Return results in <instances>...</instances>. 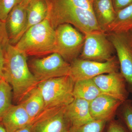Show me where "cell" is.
I'll list each match as a JSON object with an SVG mask.
<instances>
[{"label":"cell","mask_w":132,"mask_h":132,"mask_svg":"<svg viewBox=\"0 0 132 132\" xmlns=\"http://www.w3.org/2000/svg\"><path fill=\"white\" fill-rule=\"evenodd\" d=\"M3 48L5 62L3 77L11 86L14 100L19 104L39 82L30 70L26 54L9 42Z\"/></svg>","instance_id":"1"},{"label":"cell","mask_w":132,"mask_h":132,"mask_svg":"<svg viewBox=\"0 0 132 132\" xmlns=\"http://www.w3.org/2000/svg\"><path fill=\"white\" fill-rule=\"evenodd\" d=\"M14 46L27 56L40 57L56 53L55 29L48 15L28 29Z\"/></svg>","instance_id":"2"},{"label":"cell","mask_w":132,"mask_h":132,"mask_svg":"<svg viewBox=\"0 0 132 132\" xmlns=\"http://www.w3.org/2000/svg\"><path fill=\"white\" fill-rule=\"evenodd\" d=\"M48 16L55 29L61 24H69L84 34L93 31H103L97 23L93 11L48 1Z\"/></svg>","instance_id":"3"},{"label":"cell","mask_w":132,"mask_h":132,"mask_svg":"<svg viewBox=\"0 0 132 132\" xmlns=\"http://www.w3.org/2000/svg\"><path fill=\"white\" fill-rule=\"evenodd\" d=\"M75 82L69 76L53 78L39 82L45 109L65 107L74 100Z\"/></svg>","instance_id":"4"},{"label":"cell","mask_w":132,"mask_h":132,"mask_svg":"<svg viewBox=\"0 0 132 132\" xmlns=\"http://www.w3.org/2000/svg\"><path fill=\"white\" fill-rule=\"evenodd\" d=\"M55 29L56 53L66 61L72 62L82 49L85 36L70 24H61Z\"/></svg>","instance_id":"5"},{"label":"cell","mask_w":132,"mask_h":132,"mask_svg":"<svg viewBox=\"0 0 132 132\" xmlns=\"http://www.w3.org/2000/svg\"><path fill=\"white\" fill-rule=\"evenodd\" d=\"M39 82L53 78L69 75L71 64L56 53L32 60L29 65Z\"/></svg>","instance_id":"6"},{"label":"cell","mask_w":132,"mask_h":132,"mask_svg":"<svg viewBox=\"0 0 132 132\" xmlns=\"http://www.w3.org/2000/svg\"><path fill=\"white\" fill-rule=\"evenodd\" d=\"M119 64L114 57L104 62L76 59L71 62L69 76L75 82L93 79L101 75L118 71Z\"/></svg>","instance_id":"7"},{"label":"cell","mask_w":132,"mask_h":132,"mask_svg":"<svg viewBox=\"0 0 132 132\" xmlns=\"http://www.w3.org/2000/svg\"><path fill=\"white\" fill-rule=\"evenodd\" d=\"M81 59L104 62L111 60L113 47L105 32L95 31L85 34Z\"/></svg>","instance_id":"8"},{"label":"cell","mask_w":132,"mask_h":132,"mask_svg":"<svg viewBox=\"0 0 132 132\" xmlns=\"http://www.w3.org/2000/svg\"><path fill=\"white\" fill-rule=\"evenodd\" d=\"M109 38L117 52L121 73L132 93V30L110 32Z\"/></svg>","instance_id":"9"},{"label":"cell","mask_w":132,"mask_h":132,"mask_svg":"<svg viewBox=\"0 0 132 132\" xmlns=\"http://www.w3.org/2000/svg\"><path fill=\"white\" fill-rule=\"evenodd\" d=\"M65 107L45 109L31 122L32 132H66L71 127L64 114Z\"/></svg>","instance_id":"10"},{"label":"cell","mask_w":132,"mask_h":132,"mask_svg":"<svg viewBox=\"0 0 132 132\" xmlns=\"http://www.w3.org/2000/svg\"><path fill=\"white\" fill-rule=\"evenodd\" d=\"M102 94L108 95L123 102L127 100L128 92L126 81L118 71L102 74L93 78Z\"/></svg>","instance_id":"11"},{"label":"cell","mask_w":132,"mask_h":132,"mask_svg":"<svg viewBox=\"0 0 132 132\" xmlns=\"http://www.w3.org/2000/svg\"><path fill=\"white\" fill-rule=\"evenodd\" d=\"M27 6L17 4L8 15L5 27L9 43L16 44L25 33L27 24Z\"/></svg>","instance_id":"12"},{"label":"cell","mask_w":132,"mask_h":132,"mask_svg":"<svg viewBox=\"0 0 132 132\" xmlns=\"http://www.w3.org/2000/svg\"><path fill=\"white\" fill-rule=\"evenodd\" d=\"M123 102L113 97L102 94L90 102V114L94 120L110 121Z\"/></svg>","instance_id":"13"},{"label":"cell","mask_w":132,"mask_h":132,"mask_svg":"<svg viewBox=\"0 0 132 132\" xmlns=\"http://www.w3.org/2000/svg\"><path fill=\"white\" fill-rule=\"evenodd\" d=\"M89 105L87 101L75 98L65 107L64 114L71 127L80 126L94 120L90 114Z\"/></svg>","instance_id":"14"},{"label":"cell","mask_w":132,"mask_h":132,"mask_svg":"<svg viewBox=\"0 0 132 132\" xmlns=\"http://www.w3.org/2000/svg\"><path fill=\"white\" fill-rule=\"evenodd\" d=\"M7 132H14L31 124L32 119L21 104L12 105L2 120Z\"/></svg>","instance_id":"15"},{"label":"cell","mask_w":132,"mask_h":132,"mask_svg":"<svg viewBox=\"0 0 132 132\" xmlns=\"http://www.w3.org/2000/svg\"><path fill=\"white\" fill-rule=\"evenodd\" d=\"M93 11L101 30L106 32L107 28L113 21L116 12L112 0H94Z\"/></svg>","instance_id":"16"},{"label":"cell","mask_w":132,"mask_h":132,"mask_svg":"<svg viewBox=\"0 0 132 132\" xmlns=\"http://www.w3.org/2000/svg\"><path fill=\"white\" fill-rule=\"evenodd\" d=\"M26 11L27 24L25 32L47 18L48 13V0H31L27 5Z\"/></svg>","instance_id":"17"},{"label":"cell","mask_w":132,"mask_h":132,"mask_svg":"<svg viewBox=\"0 0 132 132\" xmlns=\"http://www.w3.org/2000/svg\"><path fill=\"white\" fill-rule=\"evenodd\" d=\"M20 104L26 109L32 121L45 110L44 100L37 86L33 89Z\"/></svg>","instance_id":"18"},{"label":"cell","mask_w":132,"mask_h":132,"mask_svg":"<svg viewBox=\"0 0 132 132\" xmlns=\"http://www.w3.org/2000/svg\"><path fill=\"white\" fill-rule=\"evenodd\" d=\"M73 94L74 98L90 102L102 93L93 80L90 79L75 82Z\"/></svg>","instance_id":"19"},{"label":"cell","mask_w":132,"mask_h":132,"mask_svg":"<svg viewBox=\"0 0 132 132\" xmlns=\"http://www.w3.org/2000/svg\"><path fill=\"white\" fill-rule=\"evenodd\" d=\"M132 30V3L116 12L115 18L107 28L109 32H121Z\"/></svg>","instance_id":"20"},{"label":"cell","mask_w":132,"mask_h":132,"mask_svg":"<svg viewBox=\"0 0 132 132\" xmlns=\"http://www.w3.org/2000/svg\"><path fill=\"white\" fill-rule=\"evenodd\" d=\"M13 91L10 85L3 77L0 78V121L12 105Z\"/></svg>","instance_id":"21"},{"label":"cell","mask_w":132,"mask_h":132,"mask_svg":"<svg viewBox=\"0 0 132 132\" xmlns=\"http://www.w3.org/2000/svg\"><path fill=\"white\" fill-rule=\"evenodd\" d=\"M119 113L120 121L130 132H132V106L131 102L127 100L120 106Z\"/></svg>","instance_id":"22"},{"label":"cell","mask_w":132,"mask_h":132,"mask_svg":"<svg viewBox=\"0 0 132 132\" xmlns=\"http://www.w3.org/2000/svg\"><path fill=\"white\" fill-rule=\"evenodd\" d=\"M107 121L94 120L85 125L74 127H71L69 132H103Z\"/></svg>","instance_id":"23"},{"label":"cell","mask_w":132,"mask_h":132,"mask_svg":"<svg viewBox=\"0 0 132 132\" xmlns=\"http://www.w3.org/2000/svg\"><path fill=\"white\" fill-rule=\"evenodd\" d=\"M49 2L60 5H69L93 11L92 3L90 0H48Z\"/></svg>","instance_id":"24"},{"label":"cell","mask_w":132,"mask_h":132,"mask_svg":"<svg viewBox=\"0 0 132 132\" xmlns=\"http://www.w3.org/2000/svg\"><path fill=\"white\" fill-rule=\"evenodd\" d=\"M19 0H0V20L5 22L8 15Z\"/></svg>","instance_id":"25"},{"label":"cell","mask_w":132,"mask_h":132,"mask_svg":"<svg viewBox=\"0 0 132 132\" xmlns=\"http://www.w3.org/2000/svg\"><path fill=\"white\" fill-rule=\"evenodd\" d=\"M106 132H130L120 121H110Z\"/></svg>","instance_id":"26"},{"label":"cell","mask_w":132,"mask_h":132,"mask_svg":"<svg viewBox=\"0 0 132 132\" xmlns=\"http://www.w3.org/2000/svg\"><path fill=\"white\" fill-rule=\"evenodd\" d=\"M116 12L127 6L132 3V0H112Z\"/></svg>","instance_id":"27"},{"label":"cell","mask_w":132,"mask_h":132,"mask_svg":"<svg viewBox=\"0 0 132 132\" xmlns=\"http://www.w3.org/2000/svg\"><path fill=\"white\" fill-rule=\"evenodd\" d=\"M5 44V43L0 39V78H2L3 76V68L5 62L3 46Z\"/></svg>","instance_id":"28"},{"label":"cell","mask_w":132,"mask_h":132,"mask_svg":"<svg viewBox=\"0 0 132 132\" xmlns=\"http://www.w3.org/2000/svg\"><path fill=\"white\" fill-rule=\"evenodd\" d=\"M0 39L4 43H6L9 41L5 22H3L0 20Z\"/></svg>","instance_id":"29"},{"label":"cell","mask_w":132,"mask_h":132,"mask_svg":"<svg viewBox=\"0 0 132 132\" xmlns=\"http://www.w3.org/2000/svg\"><path fill=\"white\" fill-rule=\"evenodd\" d=\"M32 124H30L14 132H32Z\"/></svg>","instance_id":"30"},{"label":"cell","mask_w":132,"mask_h":132,"mask_svg":"<svg viewBox=\"0 0 132 132\" xmlns=\"http://www.w3.org/2000/svg\"><path fill=\"white\" fill-rule=\"evenodd\" d=\"M0 132H7L2 121H0Z\"/></svg>","instance_id":"31"},{"label":"cell","mask_w":132,"mask_h":132,"mask_svg":"<svg viewBox=\"0 0 132 132\" xmlns=\"http://www.w3.org/2000/svg\"><path fill=\"white\" fill-rule=\"evenodd\" d=\"M31 0H19V4H22L27 6L29 3L30 2Z\"/></svg>","instance_id":"32"},{"label":"cell","mask_w":132,"mask_h":132,"mask_svg":"<svg viewBox=\"0 0 132 132\" xmlns=\"http://www.w3.org/2000/svg\"><path fill=\"white\" fill-rule=\"evenodd\" d=\"M90 1L91 2H92H92H93V1L94 0H90Z\"/></svg>","instance_id":"33"},{"label":"cell","mask_w":132,"mask_h":132,"mask_svg":"<svg viewBox=\"0 0 132 132\" xmlns=\"http://www.w3.org/2000/svg\"><path fill=\"white\" fill-rule=\"evenodd\" d=\"M131 104L132 106V102H131Z\"/></svg>","instance_id":"34"},{"label":"cell","mask_w":132,"mask_h":132,"mask_svg":"<svg viewBox=\"0 0 132 132\" xmlns=\"http://www.w3.org/2000/svg\"><path fill=\"white\" fill-rule=\"evenodd\" d=\"M66 132H69V130L68 131Z\"/></svg>","instance_id":"35"}]
</instances>
